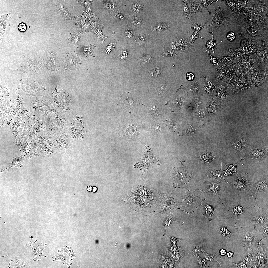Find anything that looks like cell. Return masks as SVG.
Listing matches in <instances>:
<instances>
[{"label": "cell", "instance_id": "obj_1", "mask_svg": "<svg viewBox=\"0 0 268 268\" xmlns=\"http://www.w3.org/2000/svg\"><path fill=\"white\" fill-rule=\"evenodd\" d=\"M236 21L242 28L255 29L262 37L268 38V0H248L245 9Z\"/></svg>", "mask_w": 268, "mask_h": 268}, {"label": "cell", "instance_id": "obj_2", "mask_svg": "<svg viewBox=\"0 0 268 268\" xmlns=\"http://www.w3.org/2000/svg\"><path fill=\"white\" fill-rule=\"evenodd\" d=\"M250 139L249 135L247 132L233 138L229 141L230 150L242 160L249 145Z\"/></svg>", "mask_w": 268, "mask_h": 268}, {"label": "cell", "instance_id": "obj_3", "mask_svg": "<svg viewBox=\"0 0 268 268\" xmlns=\"http://www.w3.org/2000/svg\"><path fill=\"white\" fill-rule=\"evenodd\" d=\"M209 12L210 16L208 23L209 30V33L212 34L219 27L224 25L227 26L231 24V16L226 15L220 6Z\"/></svg>", "mask_w": 268, "mask_h": 268}, {"label": "cell", "instance_id": "obj_4", "mask_svg": "<svg viewBox=\"0 0 268 268\" xmlns=\"http://www.w3.org/2000/svg\"><path fill=\"white\" fill-rule=\"evenodd\" d=\"M241 45L246 55L255 58L262 43L263 40H250L245 36L242 32L239 35Z\"/></svg>", "mask_w": 268, "mask_h": 268}, {"label": "cell", "instance_id": "obj_5", "mask_svg": "<svg viewBox=\"0 0 268 268\" xmlns=\"http://www.w3.org/2000/svg\"><path fill=\"white\" fill-rule=\"evenodd\" d=\"M184 162H181L173 170L172 177L174 183L178 185L187 184L191 179L192 174L185 169Z\"/></svg>", "mask_w": 268, "mask_h": 268}, {"label": "cell", "instance_id": "obj_6", "mask_svg": "<svg viewBox=\"0 0 268 268\" xmlns=\"http://www.w3.org/2000/svg\"><path fill=\"white\" fill-rule=\"evenodd\" d=\"M268 39L264 38L262 43L255 58V66L264 69H268Z\"/></svg>", "mask_w": 268, "mask_h": 268}, {"label": "cell", "instance_id": "obj_7", "mask_svg": "<svg viewBox=\"0 0 268 268\" xmlns=\"http://www.w3.org/2000/svg\"><path fill=\"white\" fill-rule=\"evenodd\" d=\"M248 148L251 150L249 154L244 159H252L258 162L265 160L268 158V146L262 145H249Z\"/></svg>", "mask_w": 268, "mask_h": 268}, {"label": "cell", "instance_id": "obj_8", "mask_svg": "<svg viewBox=\"0 0 268 268\" xmlns=\"http://www.w3.org/2000/svg\"><path fill=\"white\" fill-rule=\"evenodd\" d=\"M268 176H267L256 181L249 180V196H255L259 193L268 192Z\"/></svg>", "mask_w": 268, "mask_h": 268}, {"label": "cell", "instance_id": "obj_9", "mask_svg": "<svg viewBox=\"0 0 268 268\" xmlns=\"http://www.w3.org/2000/svg\"><path fill=\"white\" fill-rule=\"evenodd\" d=\"M203 199L196 191H190L184 198L183 206L187 210H192L197 207Z\"/></svg>", "mask_w": 268, "mask_h": 268}, {"label": "cell", "instance_id": "obj_10", "mask_svg": "<svg viewBox=\"0 0 268 268\" xmlns=\"http://www.w3.org/2000/svg\"><path fill=\"white\" fill-rule=\"evenodd\" d=\"M249 78L253 87L259 86L264 82H268V69H262L255 66Z\"/></svg>", "mask_w": 268, "mask_h": 268}, {"label": "cell", "instance_id": "obj_11", "mask_svg": "<svg viewBox=\"0 0 268 268\" xmlns=\"http://www.w3.org/2000/svg\"><path fill=\"white\" fill-rule=\"evenodd\" d=\"M235 177V180L231 185L234 188L239 190L243 191L249 194V180L248 174L242 172L240 174L236 173Z\"/></svg>", "mask_w": 268, "mask_h": 268}, {"label": "cell", "instance_id": "obj_12", "mask_svg": "<svg viewBox=\"0 0 268 268\" xmlns=\"http://www.w3.org/2000/svg\"><path fill=\"white\" fill-rule=\"evenodd\" d=\"M29 244H26L25 246L30 247L32 249L33 260H38L41 259V256L46 257L42 254V252L43 249L46 247L47 244L39 243L37 239L34 243L31 241L29 242Z\"/></svg>", "mask_w": 268, "mask_h": 268}, {"label": "cell", "instance_id": "obj_13", "mask_svg": "<svg viewBox=\"0 0 268 268\" xmlns=\"http://www.w3.org/2000/svg\"><path fill=\"white\" fill-rule=\"evenodd\" d=\"M255 58L247 55L237 63L244 70L246 75L249 77L255 68Z\"/></svg>", "mask_w": 268, "mask_h": 268}, {"label": "cell", "instance_id": "obj_14", "mask_svg": "<svg viewBox=\"0 0 268 268\" xmlns=\"http://www.w3.org/2000/svg\"><path fill=\"white\" fill-rule=\"evenodd\" d=\"M220 82L219 85L216 90V95L220 100L227 102L229 101L231 95V91L227 86Z\"/></svg>", "mask_w": 268, "mask_h": 268}, {"label": "cell", "instance_id": "obj_15", "mask_svg": "<svg viewBox=\"0 0 268 268\" xmlns=\"http://www.w3.org/2000/svg\"><path fill=\"white\" fill-rule=\"evenodd\" d=\"M236 63H226L217 71L216 73V79L220 82L222 81L227 74L233 70Z\"/></svg>", "mask_w": 268, "mask_h": 268}, {"label": "cell", "instance_id": "obj_16", "mask_svg": "<svg viewBox=\"0 0 268 268\" xmlns=\"http://www.w3.org/2000/svg\"><path fill=\"white\" fill-rule=\"evenodd\" d=\"M222 160H221V168L219 171L212 169L208 170L207 176L208 177L211 178L216 182H220L222 181H224L228 183H229L224 179V170L222 169Z\"/></svg>", "mask_w": 268, "mask_h": 268}, {"label": "cell", "instance_id": "obj_17", "mask_svg": "<svg viewBox=\"0 0 268 268\" xmlns=\"http://www.w3.org/2000/svg\"><path fill=\"white\" fill-rule=\"evenodd\" d=\"M229 56L233 60V63H237L243 59L246 55L240 47L236 49H229L228 50Z\"/></svg>", "mask_w": 268, "mask_h": 268}, {"label": "cell", "instance_id": "obj_18", "mask_svg": "<svg viewBox=\"0 0 268 268\" xmlns=\"http://www.w3.org/2000/svg\"><path fill=\"white\" fill-rule=\"evenodd\" d=\"M24 256V254L19 257L15 256L13 259L11 261L9 266L12 265L10 266L11 268H30Z\"/></svg>", "mask_w": 268, "mask_h": 268}, {"label": "cell", "instance_id": "obj_19", "mask_svg": "<svg viewBox=\"0 0 268 268\" xmlns=\"http://www.w3.org/2000/svg\"><path fill=\"white\" fill-rule=\"evenodd\" d=\"M237 76L233 69L230 72L221 82L227 86L230 89L236 82Z\"/></svg>", "mask_w": 268, "mask_h": 268}, {"label": "cell", "instance_id": "obj_20", "mask_svg": "<svg viewBox=\"0 0 268 268\" xmlns=\"http://www.w3.org/2000/svg\"><path fill=\"white\" fill-rule=\"evenodd\" d=\"M253 87L251 84L236 82L230 89L231 94H236L243 92Z\"/></svg>", "mask_w": 268, "mask_h": 268}, {"label": "cell", "instance_id": "obj_21", "mask_svg": "<svg viewBox=\"0 0 268 268\" xmlns=\"http://www.w3.org/2000/svg\"><path fill=\"white\" fill-rule=\"evenodd\" d=\"M205 186L207 191L211 195L218 196L220 193L219 185L214 182H205Z\"/></svg>", "mask_w": 268, "mask_h": 268}, {"label": "cell", "instance_id": "obj_22", "mask_svg": "<svg viewBox=\"0 0 268 268\" xmlns=\"http://www.w3.org/2000/svg\"><path fill=\"white\" fill-rule=\"evenodd\" d=\"M247 0H235V8L234 11L232 14L235 20L244 10Z\"/></svg>", "mask_w": 268, "mask_h": 268}, {"label": "cell", "instance_id": "obj_23", "mask_svg": "<svg viewBox=\"0 0 268 268\" xmlns=\"http://www.w3.org/2000/svg\"><path fill=\"white\" fill-rule=\"evenodd\" d=\"M200 158L203 163L212 164L216 160V157L215 155L210 152H203L201 154Z\"/></svg>", "mask_w": 268, "mask_h": 268}, {"label": "cell", "instance_id": "obj_24", "mask_svg": "<svg viewBox=\"0 0 268 268\" xmlns=\"http://www.w3.org/2000/svg\"><path fill=\"white\" fill-rule=\"evenodd\" d=\"M176 43L179 50L186 51L187 50L190 46L187 39L183 37H178L177 38V41Z\"/></svg>", "mask_w": 268, "mask_h": 268}, {"label": "cell", "instance_id": "obj_25", "mask_svg": "<svg viewBox=\"0 0 268 268\" xmlns=\"http://www.w3.org/2000/svg\"><path fill=\"white\" fill-rule=\"evenodd\" d=\"M190 2L189 6L192 12L196 14L201 11L202 5L201 0H191Z\"/></svg>", "mask_w": 268, "mask_h": 268}, {"label": "cell", "instance_id": "obj_26", "mask_svg": "<svg viewBox=\"0 0 268 268\" xmlns=\"http://www.w3.org/2000/svg\"><path fill=\"white\" fill-rule=\"evenodd\" d=\"M55 55H51L46 60L45 64L47 67L50 69H55L57 66V59Z\"/></svg>", "mask_w": 268, "mask_h": 268}, {"label": "cell", "instance_id": "obj_27", "mask_svg": "<svg viewBox=\"0 0 268 268\" xmlns=\"http://www.w3.org/2000/svg\"><path fill=\"white\" fill-rule=\"evenodd\" d=\"M239 163L235 164H229L228 163H226L225 165L227 168V169L225 170H224V176L233 175H235L234 174V173H236V168L237 164Z\"/></svg>", "mask_w": 268, "mask_h": 268}, {"label": "cell", "instance_id": "obj_28", "mask_svg": "<svg viewBox=\"0 0 268 268\" xmlns=\"http://www.w3.org/2000/svg\"><path fill=\"white\" fill-rule=\"evenodd\" d=\"M127 23L131 26H137L141 25L142 20L140 17L135 16H129L128 17Z\"/></svg>", "mask_w": 268, "mask_h": 268}, {"label": "cell", "instance_id": "obj_29", "mask_svg": "<svg viewBox=\"0 0 268 268\" xmlns=\"http://www.w3.org/2000/svg\"><path fill=\"white\" fill-rule=\"evenodd\" d=\"M182 6V11L186 18L189 20H191L192 17V12L187 0H184Z\"/></svg>", "mask_w": 268, "mask_h": 268}, {"label": "cell", "instance_id": "obj_30", "mask_svg": "<svg viewBox=\"0 0 268 268\" xmlns=\"http://www.w3.org/2000/svg\"><path fill=\"white\" fill-rule=\"evenodd\" d=\"M212 35V38L211 39L205 41L206 51L211 50L214 53V50L216 48V44L220 41H216L214 38L213 34Z\"/></svg>", "mask_w": 268, "mask_h": 268}, {"label": "cell", "instance_id": "obj_31", "mask_svg": "<svg viewBox=\"0 0 268 268\" xmlns=\"http://www.w3.org/2000/svg\"><path fill=\"white\" fill-rule=\"evenodd\" d=\"M253 220L255 225L256 226L261 225L268 221L267 216L263 214H257L254 217Z\"/></svg>", "mask_w": 268, "mask_h": 268}, {"label": "cell", "instance_id": "obj_32", "mask_svg": "<svg viewBox=\"0 0 268 268\" xmlns=\"http://www.w3.org/2000/svg\"><path fill=\"white\" fill-rule=\"evenodd\" d=\"M103 7L109 12L115 11L116 6L114 2L111 0H104L103 3Z\"/></svg>", "mask_w": 268, "mask_h": 268}, {"label": "cell", "instance_id": "obj_33", "mask_svg": "<svg viewBox=\"0 0 268 268\" xmlns=\"http://www.w3.org/2000/svg\"><path fill=\"white\" fill-rule=\"evenodd\" d=\"M80 36V33L79 31L71 33L68 37L69 42H72L75 45H77L78 44Z\"/></svg>", "mask_w": 268, "mask_h": 268}, {"label": "cell", "instance_id": "obj_34", "mask_svg": "<svg viewBox=\"0 0 268 268\" xmlns=\"http://www.w3.org/2000/svg\"><path fill=\"white\" fill-rule=\"evenodd\" d=\"M151 26L153 28L154 30L150 33L148 35L151 33L152 32L155 30H156L158 32H160L166 30L168 29L170 27L169 24L167 23H159L157 24V25L155 26Z\"/></svg>", "mask_w": 268, "mask_h": 268}, {"label": "cell", "instance_id": "obj_35", "mask_svg": "<svg viewBox=\"0 0 268 268\" xmlns=\"http://www.w3.org/2000/svg\"><path fill=\"white\" fill-rule=\"evenodd\" d=\"M135 1L132 4L131 10L134 13L139 14L143 10V5L140 3L139 1Z\"/></svg>", "mask_w": 268, "mask_h": 268}, {"label": "cell", "instance_id": "obj_36", "mask_svg": "<svg viewBox=\"0 0 268 268\" xmlns=\"http://www.w3.org/2000/svg\"><path fill=\"white\" fill-rule=\"evenodd\" d=\"M58 9L59 11V12H60V14L63 18L67 19H69L71 18V15L67 10L65 8V7L61 3H59L58 5Z\"/></svg>", "mask_w": 268, "mask_h": 268}, {"label": "cell", "instance_id": "obj_37", "mask_svg": "<svg viewBox=\"0 0 268 268\" xmlns=\"http://www.w3.org/2000/svg\"><path fill=\"white\" fill-rule=\"evenodd\" d=\"M247 209L237 204L234 205L232 209V211L234 215L235 216L242 214Z\"/></svg>", "mask_w": 268, "mask_h": 268}, {"label": "cell", "instance_id": "obj_38", "mask_svg": "<svg viewBox=\"0 0 268 268\" xmlns=\"http://www.w3.org/2000/svg\"><path fill=\"white\" fill-rule=\"evenodd\" d=\"M165 50L164 52L161 55L160 57H170L176 58L180 59L175 52L173 50L164 47Z\"/></svg>", "mask_w": 268, "mask_h": 268}, {"label": "cell", "instance_id": "obj_39", "mask_svg": "<svg viewBox=\"0 0 268 268\" xmlns=\"http://www.w3.org/2000/svg\"><path fill=\"white\" fill-rule=\"evenodd\" d=\"M95 46L93 45H89L83 46L82 48L83 54L87 57L92 56H93L92 52Z\"/></svg>", "mask_w": 268, "mask_h": 268}, {"label": "cell", "instance_id": "obj_40", "mask_svg": "<svg viewBox=\"0 0 268 268\" xmlns=\"http://www.w3.org/2000/svg\"><path fill=\"white\" fill-rule=\"evenodd\" d=\"M236 82L241 83L252 84L249 77L247 75L237 76L236 79Z\"/></svg>", "mask_w": 268, "mask_h": 268}, {"label": "cell", "instance_id": "obj_41", "mask_svg": "<svg viewBox=\"0 0 268 268\" xmlns=\"http://www.w3.org/2000/svg\"><path fill=\"white\" fill-rule=\"evenodd\" d=\"M218 230L221 234L226 238H229L233 235L232 234L228 231L226 226H221L219 228Z\"/></svg>", "mask_w": 268, "mask_h": 268}, {"label": "cell", "instance_id": "obj_42", "mask_svg": "<svg viewBox=\"0 0 268 268\" xmlns=\"http://www.w3.org/2000/svg\"><path fill=\"white\" fill-rule=\"evenodd\" d=\"M199 37L203 38V37L200 36L199 32L195 31L191 36L187 39L189 45L190 46L193 45L195 41Z\"/></svg>", "mask_w": 268, "mask_h": 268}, {"label": "cell", "instance_id": "obj_43", "mask_svg": "<svg viewBox=\"0 0 268 268\" xmlns=\"http://www.w3.org/2000/svg\"><path fill=\"white\" fill-rule=\"evenodd\" d=\"M147 35L143 34H139L137 37V41L140 45L143 46L147 40Z\"/></svg>", "mask_w": 268, "mask_h": 268}, {"label": "cell", "instance_id": "obj_44", "mask_svg": "<svg viewBox=\"0 0 268 268\" xmlns=\"http://www.w3.org/2000/svg\"><path fill=\"white\" fill-rule=\"evenodd\" d=\"M234 69L237 74V76L247 75L243 69L237 63H236Z\"/></svg>", "mask_w": 268, "mask_h": 268}, {"label": "cell", "instance_id": "obj_45", "mask_svg": "<svg viewBox=\"0 0 268 268\" xmlns=\"http://www.w3.org/2000/svg\"><path fill=\"white\" fill-rule=\"evenodd\" d=\"M204 208L206 215L211 216L213 215L215 210L214 207L210 205H206L204 206Z\"/></svg>", "mask_w": 268, "mask_h": 268}, {"label": "cell", "instance_id": "obj_46", "mask_svg": "<svg viewBox=\"0 0 268 268\" xmlns=\"http://www.w3.org/2000/svg\"><path fill=\"white\" fill-rule=\"evenodd\" d=\"M116 42L112 41L110 42L109 44L106 47L105 51V55H108L110 52L113 49L115 48Z\"/></svg>", "mask_w": 268, "mask_h": 268}, {"label": "cell", "instance_id": "obj_47", "mask_svg": "<svg viewBox=\"0 0 268 268\" xmlns=\"http://www.w3.org/2000/svg\"><path fill=\"white\" fill-rule=\"evenodd\" d=\"M205 23L198 24L195 23L192 24L191 29L195 31V32H199L201 29L205 26Z\"/></svg>", "mask_w": 268, "mask_h": 268}, {"label": "cell", "instance_id": "obj_48", "mask_svg": "<svg viewBox=\"0 0 268 268\" xmlns=\"http://www.w3.org/2000/svg\"><path fill=\"white\" fill-rule=\"evenodd\" d=\"M208 52L210 57V62L214 66L215 65H218L220 67L219 65L220 61H218L217 59L215 57L211 55L208 51Z\"/></svg>", "mask_w": 268, "mask_h": 268}, {"label": "cell", "instance_id": "obj_49", "mask_svg": "<svg viewBox=\"0 0 268 268\" xmlns=\"http://www.w3.org/2000/svg\"><path fill=\"white\" fill-rule=\"evenodd\" d=\"M218 59L220 60V62H225V63H233V62L232 57L229 56H228L220 58H218Z\"/></svg>", "mask_w": 268, "mask_h": 268}, {"label": "cell", "instance_id": "obj_50", "mask_svg": "<svg viewBox=\"0 0 268 268\" xmlns=\"http://www.w3.org/2000/svg\"><path fill=\"white\" fill-rule=\"evenodd\" d=\"M18 28L19 30L21 32H24L26 31L27 29V26L25 23L22 22L18 25Z\"/></svg>", "mask_w": 268, "mask_h": 268}, {"label": "cell", "instance_id": "obj_51", "mask_svg": "<svg viewBox=\"0 0 268 268\" xmlns=\"http://www.w3.org/2000/svg\"><path fill=\"white\" fill-rule=\"evenodd\" d=\"M126 37L128 38H130L133 36L132 32V31L129 29L125 30L124 33Z\"/></svg>", "mask_w": 268, "mask_h": 268}, {"label": "cell", "instance_id": "obj_52", "mask_svg": "<svg viewBox=\"0 0 268 268\" xmlns=\"http://www.w3.org/2000/svg\"><path fill=\"white\" fill-rule=\"evenodd\" d=\"M216 1V0H201L202 5L203 7H207L212 3L214 2H215Z\"/></svg>", "mask_w": 268, "mask_h": 268}, {"label": "cell", "instance_id": "obj_53", "mask_svg": "<svg viewBox=\"0 0 268 268\" xmlns=\"http://www.w3.org/2000/svg\"><path fill=\"white\" fill-rule=\"evenodd\" d=\"M128 52L126 50L123 51L121 52L120 56V59L122 61L125 60L127 57Z\"/></svg>", "mask_w": 268, "mask_h": 268}, {"label": "cell", "instance_id": "obj_54", "mask_svg": "<svg viewBox=\"0 0 268 268\" xmlns=\"http://www.w3.org/2000/svg\"><path fill=\"white\" fill-rule=\"evenodd\" d=\"M195 77L194 74L192 72H188L187 73L186 78L187 80L189 81H192Z\"/></svg>", "mask_w": 268, "mask_h": 268}, {"label": "cell", "instance_id": "obj_55", "mask_svg": "<svg viewBox=\"0 0 268 268\" xmlns=\"http://www.w3.org/2000/svg\"><path fill=\"white\" fill-rule=\"evenodd\" d=\"M234 34L233 32H230L227 35L228 39L230 41H233L235 38Z\"/></svg>", "mask_w": 268, "mask_h": 268}, {"label": "cell", "instance_id": "obj_56", "mask_svg": "<svg viewBox=\"0 0 268 268\" xmlns=\"http://www.w3.org/2000/svg\"><path fill=\"white\" fill-rule=\"evenodd\" d=\"M116 15L119 19L122 21L124 20L125 18V17L120 13L119 10L116 12Z\"/></svg>", "mask_w": 268, "mask_h": 268}, {"label": "cell", "instance_id": "obj_57", "mask_svg": "<svg viewBox=\"0 0 268 268\" xmlns=\"http://www.w3.org/2000/svg\"><path fill=\"white\" fill-rule=\"evenodd\" d=\"M151 60V58L148 56H145L142 58V60L144 62L149 63Z\"/></svg>", "mask_w": 268, "mask_h": 268}, {"label": "cell", "instance_id": "obj_58", "mask_svg": "<svg viewBox=\"0 0 268 268\" xmlns=\"http://www.w3.org/2000/svg\"><path fill=\"white\" fill-rule=\"evenodd\" d=\"M152 129L153 131H154V132H159L160 131V128L157 125L153 126L152 128Z\"/></svg>", "mask_w": 268, "mask_h": 268}, {"label": "cell", "instance_id": "obj_59", "mask_svg": "<svg viewBox=\"0 0 268 268\" xmlns=\"http://www.w3.org/2000/svg\"><path fill=\"white\" fill-rule=\"evenodd\" d=\"M263 233L264 234L266 235H268V227H266L263 230Z\"/></svg>", "mask_w": 268, "mask_h": 268}, {"label": "cell", "instance_id": "obj_60", "mask_svg": "<svg viewBox=\"0 0 268 268\" xmlns=\"http://www.w3.org/2000/svg\"><path fill=\"white\" fill-rule=\"evenodd\" d=\"M220 254L222 255H225L226 253L225 251L223 249L220 250Z\"/></svg>", "mask_w": 268, "mask_h": 268}, {"label": "cell", "instance_id": "obj_61", "mask_svg": "<svg viewBox=\"0 0 268 268\" xmlns=\"http://www.w3.org/2000/svg\"><path fill=\"white\" fill-rule=\"evenodd\" d=\"M234 251H232V252H229V253H227V254L228 256L229 257H231L234 253Z\"/></svg>", "mask_w": 268, "mask_h": 268}, {"label": "cell", "instance_id": "obj_62", "mask_svg": "<svg viewBox=\"0 0 268 268\" xmlns=\"http://www.w3.org/2000/svg\"><path fill=\"white\" fill-rule=\"evenodd\" d=\"M88 190L89 191H91V188L90 187H89L88 188Z\"/></svg>", "mask_w": 268, "mask_h": 268}, {"label": "cell", "instance_id": "obj_63", "mask_svg": "<svg viewBox=\"0 0 268 268\" xmlns=\"http://www.w3.org/2000/svg\"><path fill=\"white\" fill-rule=\"evenodd\" d=\"M96 190V188H94L93 190L94 191H95Z\"/></svg>", "mask_w": 268, "mask_h": 268}]
</instances>
